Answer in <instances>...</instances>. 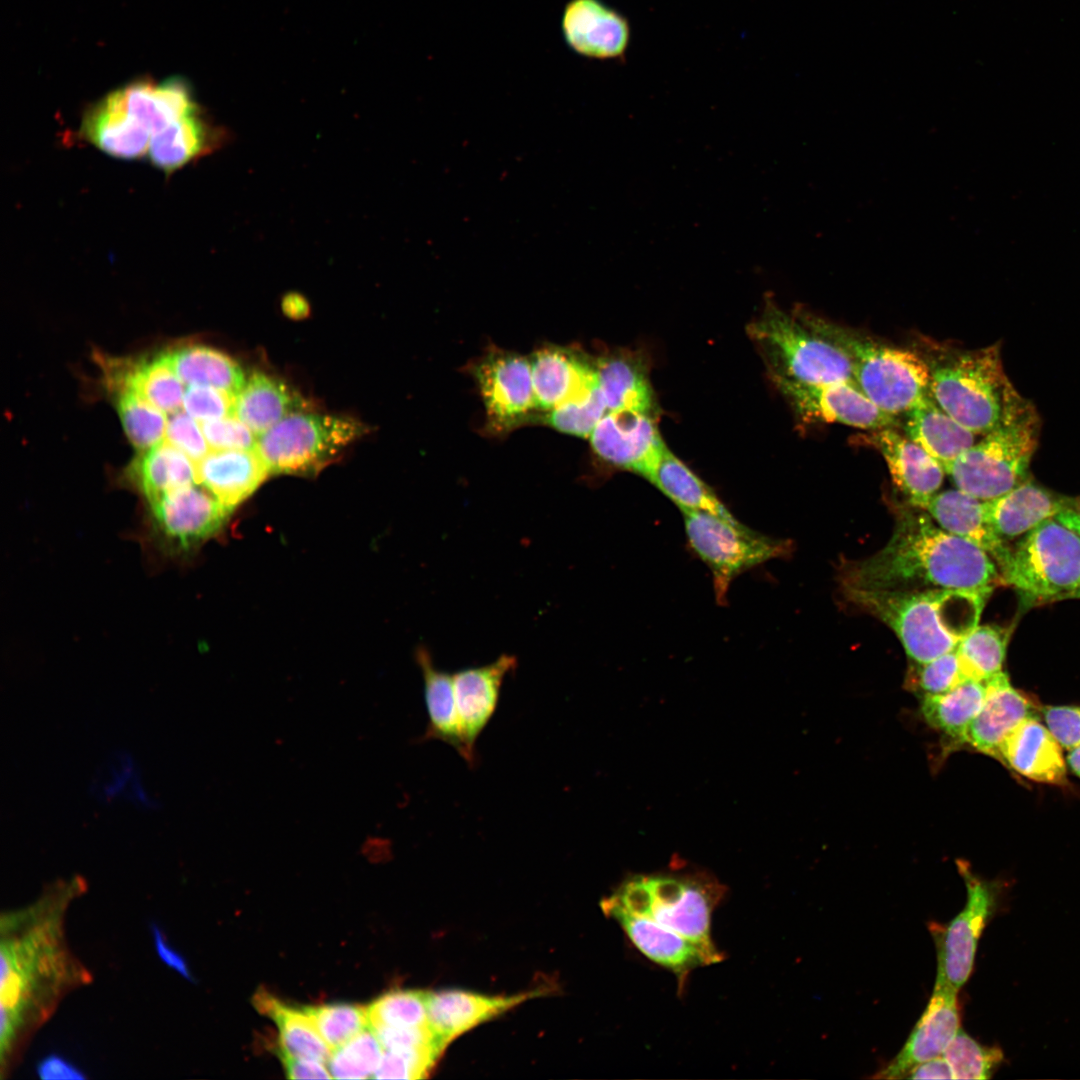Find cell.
I'll return each mask as SVG.
<instances>
[{
    "mask_svg": "<svg viewBox=\"0 0 1080 1080\" xmlns=\"http://www.w3.org/2000/svg\"><path fill=\"white\" fill-rule=\"evenodd\" d=\"M166 355L176 375L189 386H210L236 395L246 382L241 365L210 346L188 344Z\"/></svg>",
    "mask_w": 1080,
    "mask_h": 1080,
    "instance_id": "obj_36",
    "label": "cell"
},
{
    "mask_svg": "<svg viewBox=\"0 0 1080 1080\" xmlns=\"http://www.w3.org/2000/svg\"><path fill=\"white\" fill-rule=\"evenodd\" d=\"M603 912L618 921L632 943L650 960L671 970L681 984L693 968L711 964L703 951L680 934L650 918L635 915L611 896L601 902Z\"/></svg>",
    "mask_w": 1080,
    "mask_h": 1080,
    "instance_id": "obj_24",
    "label": "cell"
},
{
    "mask_svg": "<svg viewBox=\"0 0 1080 1080\" xmlns=\"http://www.w3.org/2000/svg\"><path fill=\"white\" fill-rule=\"evenodd\" d=\"M1070 508H1071V509H1072V510H1073V511H1074V512H1075V513L1077 514V516H1078V517L1080 518V500H1079V501H1078V502H1077L1076 504H1073V505L1071 504Z\"/></svg>",
    "mask_w": 1080,
    "mask_h": 1080,
    "instance_id": "obj_62",
    "label": "cell"
},
{
    "mask_svg": "<svg viewBox=\"0 0 1080 1080\" xmlns=\"http://www.w3.org/2000/svg\"><path fill=\"white\" fill-rule=\"evenodd\" d=\"M126 475L147 503L171 490L197 484L195 462L167 441L141 451Z\"/></svg>",
    "mask_w": 1080,
    "mask_h": 1080,
    "instance_id": "obj_33",
    "label": "cell"
},
{
    "mask_svg": "<svg viewBox=\"0 0 1080 1080\" xmlns=\"http://www.w3.org/2000/svg\"><path fill=\"white\" fill-rule=\"evenodd\" d=\"M648 480L682 513L731 514L712 489L667 447Z\"/></svg>",
    "mask_w": 1080,
    "mask_h": 1080,
    "instance_id": "obj_39",
    "label": "cell"
},
{
    "mask_svg": "<svg viewBox=\"0 0 1080 1080\" xmlns=\"http://www.w3.org/2000/svg\"><path fill=\"white\" fill-rule=\"evenodd\" d=\"M41 1079H85L86 1075L64 1057L53 1054L43 1058L36 1067Z\"/></svg>",
    "mask_w": 1080,
    "mask_h": 1080,
    "instance_id": "obj_56",
    "label": "cell"
},
{
    "mask_svg": "<svg viewBox=\"0 0 1080 1080\" xmlns=\"http://www.w3.org/2000/svg\"><path fill=\"white\" fill-rule=\"evenodd\" d=\"M999 760L1018 774L1041 783L1064 785L1061 745L1037 718L1023 720L1006 738Z\"/></svg>",
    "mask_w": 1080,
    "mask_h": 1080,
    "instance_id": "obj_27",
    "label": "cell"
},
{
    "mask_svg": "<svg viewBox=\"0 0 1080 1080\" xmlns=\"http://www.w3.org/2000/svg\"><path fill=\"white\" fill-rule=\"evenodd\" d=\"M384 1050L413 1051L435 1049L443 1054L445 1047L429 1026L390 1027L370 1025Z\"/></svg>",
    "mask_w": 1080,
    "mask_h": 1080,
    "instance_id": "obj_52",
    "label": "cell"
},
{
    "mask_svg": "<svg viewBox=\"0 0 1080 1080\" xmlns=\"http://www.w3.org/2000/svg\"><path fill=\"white\" fill-rule=\"evenodd\" d=\"M984 682L985 699L969 727L966 744L999 759L1006 738L1023 720L1037 716L1038 707L1002 671Z\"/></svg>",
    "mask_w": 1080,
    "mask_h": 1080,
    "instance_id": "obj_23",
    "label": "cell"
},
{
    "mask_svg": "<svg viewBox=\"0 0 1080 1080\" xmlns=\"http://www.w3.org/2000/svg\"><path fill=\"white\" fill-rule=\"evenodd\" d=\"M282 309L288 317L299 319L309 313V304L304 296L292 292L283 297Z\"/></svg>",
    "mask_w": 1080,
    "mask_h": 1080,
    "instance_id": "obj_59",
    "label": "cell"
},
{
    "mask_svg": "<svg viewBox=\"0 0 1080 1080\" xmlns=\"http://www.w3.org/2000/svg\"><path fill=\"white\" fill-rule=\"evenodd\" d=\"M312 406L282 379L254 371L235 395L234 416L259 436L289 415L311 411Z\"/></svg>",
    "mask_w": 1080,
    "mask_h": 1080,
    "instance_id": "obj_30",
    "label": "cell"
},
{
    "mask_svg": "<svg viewBox=\"0 0 1080 1080\" xmlns=\"http://www.w3.org/2000/svg\"><path fill=\"white\" fill-rule=\"evenodd\" d=\"M85 887L79 876L59 880L34 902L1 914L2 1076L66 993L90 981L91 975L70 951L64 934L66 910Z\"/></svg>",
    "mask_w": 1080,
    "mask_h": 1080,
    "instance_id": "obj_1",
    "label": "cell"
},
{
    "mask_svg": "<svg viewBox=\"0 0 1080 1080\" xmlns=\"http://www.w3.org/2000/svg\"><path fill=\"white\" fill-rule=\"evenodd\" d=\"M795 310L846 355L855 384L884 412L902 416L931 394L928 366L916 350L881 343L800 306Z\"/></svg>",
    "mask_w": 1080,
    "mask_h": 1080,
    "instance_id": "obj_6",
    "label": "cell"
},
{
    "mask_svg": "<svg viewBox=\"0 0 1080 1080\" xmlns=\"http://www.w3.org/2000/svg\"><path fill=\"white\" fill-rule=\"evenodd\" d=\"M905 1078L954 1079L952 1068L943 1055L929 1059L912 1068Z\"/></svg>",
    "mask_w": 1080,
    "mask_h": 1080,
    "instance_id": "obj_58",
    "label": "cell"
},
{
    "mask_svg": "<svg viewBox=\"0 0 1080 1080\" xmlns=\"http://www.w3.org/2000/svg\"><path fill=\"white\" fill-rule=\"evenodd\" d=\"M999 571L1026 607L1069 599L1080 586V535L1048 519L1010 546Z\"/></svg>",
    "mask_w": 1080,
    "mask_h": 1080,
    "instance_id": "obj_10",
    "label": "cell"
},
{
    "mask_svg": "<svg viewBox=\"0 0 1080 1080\" xmlns=\"http://www.w3.org/2000/svg\"><path fill=\"white\" fill-rule=\"evenodd\" d=\"M916 351L928 366L937 404L977 435L993 430L1028 402L1006 375L999 344L967 350L925 339Z\"/></svg>",
    "mask_w": 1080,
    "mask_h": 1080,
    "instance_id": "obj_4",
    "label": "cell"
},
{
    "mask_svg": "<svg viewBox=\"0 0 1080 1080\" xmlns=\"http://www.w3.org/2000/svg\"><path fill=\"white\" fill-rule=\"evenodd\" d=\"M428 994L419 990H393L381 995L367 1007L370 1025L429 1026Z\"/></svg>",
    "mask_w": 1080,
    "mask_h": 1080,
    "instance_id": "obj_44",
    "label": "cell"
},
{
    "mask_svg": "<svg viewBox=\"0 0 1080 1080\" xmlns=\"http://www.w3.org/2000/svg\"><path fill=\"white\" fill-rule=\"evenodd\" d=\"M891 538L879 551L842 568V587L868 590L960 589L991 596L1003 584L991 556L942 529L923 509H896Z\"/></svg>",
    "mask_w": 1080,
    "mask_h": 1080,
    "instance_id": "obj_2",
    "label": "cell"
},
{
    "mask_svg": "<svg viewBox=\"0 0 1080 1080\" xmlns=\"http://www.w3.org/2000/svg\"><path fill=\"white\" fill-rule=\"evenodd\" d=\"M590 441L595 454L605 463L646 479L666 448L653 414L630 409L606 412Z\"/></svg>",
    "mask_w": 1080,
    "mask_h": 1080,
    "instance_id": "obj_16",
    "label": "cell"
},
{
    "mask_svg": "<svg viewBox=\"0 0 1080 1080\" xmlns=\"http://www.w3.org/2000/svg\"><path fill=\"white\" fill-rule=\"evenodd\" d=\"M957 866L967 890L966 904L950 922H930L929 931L936 946L935 984L959 990L972 973L979 938L997 909L1002 886L974 874L963 860Z\"/></svg>",
    "mask_w": 1080,
    "mask_h": 1080,
    "instance_id": "obj_13",
    "label": "cell"
},
{
    "mask_svg": "<svg viewBox=\"0 0 1080 1080\" xmlns=\"http://www.w3.org/2000/svg\"><path fill=\"white\" fill-rule=\"evenodd\" d=\"M965 680L967 679L954 649L925 663L911 662L905 687L922 697L945 693Z\"/></svg>",
    "mask_w": 1080,
    "mask_h": 1080,
    "instance_id": "obj_48",
    "label": "cell"
},
{
    "mask_svg": "<svg viewBox=\"0 0 1080 1080\" xmlns=\"http://www.w3.org/2000/svg\"><path fill=\"white\" fill-rule=\"evenodd\" d=\"M902 416V432L937 460L944 471L978 436L944 411L932 394Z\"/></svg>",
    "mask_w": 1080,
    "mask_h": 1080,
    "instance_id": "obj_31",
    "label": "cell"
},
{
    "mask_svg": "<svg viewBox=\"0 0 1080 1080\" xmlns=\"http://www.w3.org/2000/svg\"><path fill=\"white\" fill-rule=\"evenodd\" d=\"M125 388L135 390L166 414L178 412L183 406V382L171 367L166 352L150 359L130 360L121 389Z\"/></svg>",
    "mask_w": 1080,
    "mask_h": 1080,
    "instance_id": "obj_40",
    "label": "cell"
},
{
    "mask_svg": "<svg viewBox=\"0 0 1080 1080\" xmlns=\"http://www.w3.org/2000/svg\"><path fill=\"white\" fill-rule=\"evenodd\" d=\"M842 591L855 607L886 624L914 663L954 650L978 625L989 599L974 591L947 588L890 591L842 587Z\"/></svg>",
    "mask_w": 1080,
    "mask_h": 1080,
    "instance_id": "obj_3",
    "label": "cell"
},
{
    "mask_svg": "<svg viewBox=\"0 0 1080 1080\" xmlns=\"http://www.w3.org/2000/svg\"><path fill=\"white\" fill-rule=\"evenodd\" d=\"M724 893L705 875L635 876L611 895L631 913L650 918L691 941L710 963L722 960L711 940V916Z\"/></svg>",
    "mask_w": 1080,
    "mask_h": 1080,
    "instance_id": "obj_8",
    "label": "cell"
},
{
    "mask_svg": "<svg viewBox=\"0 0 1080 1080\" xmlns=\"http://www.w3.org/2000/svg\"><path fill=\"white\" fill-rule=\"evenodd\" d=\"M1067 763L1071 771L1080 778V745L1070 749Z\"/></svg>",
    "mask_w": 1080,
    "mask_h": 1080,
    "instance_id": "obj_61",
    "label": "cell"
},
{
    "mask_svg": "<svg viewBox=\"0 0 1080 1080\" xmlns=\"http://www.w3.org/2000/svg\"><path fill=\"white\" fill-rule=\"evenodd\" d=\"M542 992L536 990L511 996H490L457 989L429 992V1025L446 1048L461 1034Z\"/></svg>",
    "mask_w": 1080,
    "mask_h": 1080,
    "instance_id": "obj_25",
    "label": "cell"
},
{
    "mask_svg": "<svg viewBox=\"0 0 1080 1080\" xmlns=\"http://www.w3.org/2000/svg\"><path fill=\"white\" fill-rule=\"evenodd\" d=\"M235 395L210 386L190 385L184 393V411L198 422L234 416Z\"/></svg>",
    "mask_w": 1080,
    "mask_h": 1080,
    "instance_id": "obj_50",
    "label": "cell"
},
{
    "mask_svg": "<svg viewBox=\"0 0 1080 1080\" xmlns=\"http://www.w3.org/2000/svg\"><path fill=\"white\" fill-rule=\"evenodd\" d=\"M148 506L158 531L182 549L214 536L232 512L199 484L166 492Z\"/></svg>",
    "mask_w": 1080,
    "mask_h": 1080,
    "instance_id": "obj_17",
    "label": "cell"
},
{
    "mask_svg": "<svg viewBox=\"0 0 1080 1080\" xmlns=\"http://www.w3.org/2000/svg\"><path fill=\"white\" fill-rule=\"evenodd\" d=\"M863 440L881 453L905 503L924 509L942 485L941 464L897 427L869 431Z\"/></svg>",
    "mask_w": 1080,
    "mask_h": 1080,
    "instance_id": "obj_20",
    "label": "cell"
},
{
    "mask_svg": "<svg viewBox=\"0 0 1080 1080\" xmlns=\"http://www.w3.org/2000/svg\"><path fill=\"white\" fill-rule=\"evenodd\" d=\"M596 367L607 412L630 409L653 413L654 395L640 360L616 353L597 358Z\"/></svg>",
    "mask_w": 1080,
    "mask_h": 1080,
    "instance_id": "obj_35",
    "label": "cell"
},
{
    "mask_svg": "<svg viewBox=\"0 0 1080 1080\" xmlns=\"http://www.w3.org/2000/svg\"><path fill=\"white\" fill-rule=\"evenodd\" d=\"M290 1079H330L332 1075L324 1062L278 1052Z\"/></svg>",
    "mask_w": 1080,
    "mask_h": 1080,
    "instance_id": "obj_55",
    "label": "cell"
},
{
    "mask_svg": "<svg viewBox=\"0 0 1080 1080\" xmlns=\"http://www.w3.org/2000/svg\"><path fill=\"white\" fill-rule=\"evenodd\" d=\"M441 1052L435 1049L413 1051L385 1050L380 1064L372 1078L375 1079H419L426 1077L435 1065Z\"/></svg>",
    "mask_w": 1080,
    "mask_h": 1080,
    "instance_id": "obj_49",
    "label": "cell"
},
{
    "mask_svg": "<svg viewBox=\"0 0 1080 1080\" xmlns=\"http://www.w3.org/2000/svg\"><path fill=\"white\" fill-rule=\"evenodd\" d=\"M165 438L168 443L182 451L195 463L209 453V444L202 432L200 422L181 411L171 414L167 421Z\"/></svg>",
    "mask_w": 1080,
    "mask_h": 1080,
    "instance_id": "obj_53",
    "label": "cell"
},
{
    "mask_svg": "<svg viewBox=\"0 0 1080 1080\" xmlns=\"http://www.w3.org/2000/svg\"><path fill=\"white\" fill-rule=\"evenodd\" d=\"M748 331L775 384H855L846 355L807 325L795 309H782L770 296Z\"/></svg>",
    "mask_w": 1080,
    "mask_h": 1080,
    "instance_id": "obj_7",
    "label": "cell"
},
{
    "mask_svg": "<svg viewBox=\"0 0 1080 1080\" xmlns=\"http://www.w3.org/2000/svg\"><path fill=\"white\" fill-rule=\"evenodd\" d=\"M253 1003L278 1027L280 1052L328 1062L332 1049L303 1008L290 1007L264 989L256 992Z\"/></svg>",
    "mask_w": 1080,
    "mask_h": 1080,
    "instance_id": "obj_38",
    "label": "cell"
},
{
    "mask_svg": "<svg viewBox=\"0 0 1080 1080\" xmlns=\"http://www.w3.org/2000/svg\"><path fill=\"white\" fill-rule=\"evenodd\" d=\"M369 428L350 416L289 415L259 435L255 450L270 474L312 476L334 462Z\"/></svg>",
    "mask_w": 1080,
    "mask_h": 1080,
    "instance_id": "obj_11",
    "label": "cell"
},
{
    "mask_svg": "<svg viewBox=\"0 0 1080 1080\" xmlns=\"http://www.w3.org/2000/svg\"><path fill=\"white\" fill-rule=\"evenodd\" d=\"M529 359L536 407L542 414L598 386L596 359L574 347L544 345Z\"/></svg>",
    "mask_w": 1080,
    "mask_h": 1080,
    "instance_id": "obj_19",
    "label": "cell"
},
{
    "mask_svg": "<svg viewBox=\"0 0 1080 1080\" xmlns=\"http://www.w3.org/2000/svg\"><path fill=\"white\" fill-rule=\"evenodd\" d=\"M197 484L233 511L251 496L270 474L253 450H211L195 463Z\"/></svg>",
    "mask_w": 1080,
    "mask_h": 1080,
    "instance_id": "obj_26",
    "label": "cell"
},
{
    "mask_svg": "<svg viewBox=\"0 0 1080 1080\" xmlns=\"http://www.w3.org/2000/svg\"><path fill=\"white\" fill-rule=\"evenodd\" d=\"M116 394V407L130 442L144 451L164 441L166 413L152 405L133 389H121Z\"/></svg>",
    "mask_w": 1080,
    "mask_h": 1080,
    "instance_id": "obj_42",
    "label": "cell"
},
{
    "mask_svg": "<svg viewBox=\"0 0 1080 1080\" xmlns=\"http://www.w3.org/2000/svg\"><path fill=\"white\" fill-rule=\"evenodd\" d=\"M325 1042L335 1049L370 1027L367 1008L348 1003L303 1007Z\"/></svg>",
    "mask_w": 1080,
    "mask_h": 1080,
    "instance_id": "obj_46",
    "label": "cell"
},
{
    "mask_svg": "<svg viewBox=\"0 0 1080 1080\" xmlns=\"http://www.w3.org/2000/svg\"><path fill=\"white\" fill-rule=\"evenodd\" d=\"M606 412L605 402L597 386L587 396L564 403L542 414L540 421L559 432L586 438L590 437Z\"/></svg>",
    "mask_w": 1080,
    "mask_h": 1080,
    "instance_id": "obj_47",
    "label": "cell"
},
{
    "mask_svg": "<svg viewBox=\"0 0 1080 1080\" xmlns=\"http://www.w3.org/2000/svg\"><path fill=\"white\" fill-rule=\"evenodd\" d=\"M415 657L423 677L428 715V725L422 740H440L454 747L463 756L453 674L438 669L430 652L423 646L417 648Z\"/></svg>",
    "mask_w": 1080,
    "mask_h": 1080,
    "instance_id": "obj_34",
    "label": "cell"
},
{
    "mask_svg": "<svg viewBox=\"0 0 1080 1080\" xmlns=\"http://www.w3.org/2000/svg\"><path fill=\"white\" fill-rule=\"evenodd\" d=\"M1070 506L1064 499L1024 481L997 498L985 500V513L996 535L1008 543Z\"/></svg>",
    "mask_w": 1080,
    "mask_h": 1080,
    "instance_id": "obj_29",
    "label": "cell"
},
{
    "mask_svg": "<svg viewBox=\"0 0 1080 1080\" xmlns=\"http://www.w3.org/2000/svg\"><path fill=\"white\" fill-rule=\"evenodd\" d=\"M490 432H508L533 421L537 410L530 359L494 348L472 367Z\"/></svg>",
    "mask_w": 1080,
    "mask_h": 1080,
    "instance_id": "obj_14",
    "label": "cell"
},
{
    "mask_svg": "<svg viewBox=\"0 0 1080 1080\" xmlns=\"http://www.w3.org/2000/svg\"><path fill=\"white\" fill-rule=\"evenodd\" d=\"M958 990L934 985L931 998L898 1054L873 1079H901L929 1059L941 1056L960 1027Z\"/></svg>",
    "mask_w": 1080,
    "mask_h": 1080,
    "instance_id": "obj_18",
    "label": "cell"
},
{
    "mask_svg": "<svg viewBox=\"0 0 1080 1080\" xmlns=\"http://www.w3.org/2000/svg\"><path fill=\"white\" fill-rule=\"evenodd\" d=\"M200 110L183 80L136 81L112 91L83 117L80 135L120 159L146 158L154 137Z\"/></svg>",
    "mask_w": 1080,
    "mask_h": 1080,
    "instance_id": "obj_5",
    "label": "cell"
},
{
    "mask_svg": "<svg viewBox=\"0 0 1080 1080\" xmlns=\"http://www.w3.org/2000/svg\"><path fill=\"white\" fill-rule=\"evenodd\" d=\"M1007 632L993 625H977L955 648L964 677L986 681L1001 671L1007 647Z\"/></svg>",
    "mask_w": 1080,
    "mask_h": 1080,
    "instance_id": "obj_41",
    "label": "cell"
},
{
    "mask_svg": "<svg viewBox=\"0 0 1080 1080\" xmlns=\"http://www.w3.org/2000/svg\"><path fill=\"white\" fill-rule=\"evenodd\" d=\"M1055 518L1080 535V518L1070 507L1059 513Z\"/></svg>",
    "mask_w": 1080,
    "mask_h": 1080,
    "instance_id": "obj_60",
    "label": "cell"
},
{
    "mask_svg": "<svg viewBox=\"0 0 1080 1080\" xmlns=\"http://www.w3.org/2000/svg\"><path fill=\"white\" fill-rule=\"evenodd\" d=\"M985 694L984 681L965 680L945 693L922 696L921 715L953 744H966L969 727L983 705Z\"/></svg>",
    "mask_w": 1080,
    "mask_h": 1080,
    "instance_id": "obj_37",
    "label": "cell"
},
{
    "mask_svg": "<svg viewBox=\"0 0 1080 1080\" xmlns=\"http://www.w3.org/2000/svg\"><path fill=\"white\" fill-rule=\"evenodd\" d=\"M1039 416L1030 402L983 435L946 469L955 488L991 500L1024 482L1037 447Z\"/></svg>",
    "mask_w": 1080,
    "mask_h": 1080,
    "instance_id": "obj_9",
    "label": "cell"
},
{
    "mask_svg": "<svg viewBox=\"0 0 1080 1080\" xmlns=\"http://www.w3.org/2000/svg\"><path fill=\"white\" fill-rule=\"evenodd\" d=\"M776 385L800 420L807 424L837 423L867 431L886 427L900 429L899 417L878 408L853 383Z\"/></svg>",
    "mask_w": 1080,
    "mask_h": 1080,
    "instance_id": "obj_15",
    "label": "cell"
},
{
    "mask_svg": "<svg viewBox=\"0 0 1080 1080\" xmlns=\"http://www.w3.org/2000/svg\"><path fill=\"white\" fill-rule=\"evenodd\" d=\"M1071 598H1080V586H1079V588H1078L1077 590H1075V591H1074V592H1073V593L1071 594V596H1070V598H1069V599H1071Z\"/></svg>",
    "mask_w": 1080,
    "mask_h": 1080,
    "instance_id": "obj_63",
    "label": "cell"
},
{
    "mask_svg": "<svg viewBox=\"0 0 1080 1080\" xmlns=\"http://www.w3.org/2000/svg\"><path fill=\"white\" fill-rule=\"evenodd\" d=\"M211 450H253L258 436L240 419L227 416L200 422Z\"/></svg>",
    "mask_w": 1080,
    "mask_h": 1080,
    "instance_id": "obj_51",
    "label": "cell"
},
{
    "mask_svg": "<svg viewBox=\"0 0 1080 1080\" xmlns=\"http://www.w3.org/2000/svg\"><path fill=\"white\" fill-rule=\"evenodd\" d=\"M1041 713L1062 747L1070 750L1080 745V706H1044Z\"/></svg>",
    "mask_w": 1080,
    "mask_h": 1080,
    "instance_id": "obj_54",
    "label": "cell"
},
{
    "mask_svg": "<svg viewBox=\"0 0 1080 1080\" xmlns=\"http://www.w3.org/2000/svg\"><path fill=\"white\" fill-rule=\"evenodd\" d=\"M516 666L515 656L503 654L489 664L469 667L453 673L464 749L462 758L470 766L476 762V740L497 708L503 681L510 672L515 670Z\"/></svg>",
    "mask_w": 1080,
    "mask_h": 1080,
    "instance_id": "obj_21",
    "label": "cell"
},
{
    "mask_svg": "<svg viewBox=\"0 0 1080 1080\" xmlns=\"http://www.w3.org/2000/svg\"><path fill=\"white\" fill-rule=\"evenodd\" d=\"M383 1046L371 1026L332 1050L328 1068L332 1078H372L383 1056Z\"/></svg>",
    "mask_w": 1080,
    "mask_h": 1080,
    "instance_id": "obj_43",
    "label": "cell"
},
{
    "mask_svg": "<svg viewBox=\"0 0 1080 1080\" xmlns=\"http://www.w3.org/2000/svg\"><path fill=\"white\" fill-rule=\"evenodd\" d=\"M690 548L712 573L719 604L726 602L732 580L771 559L788 555L790 541L760 534L740 523L732 514L683 513Z\"/></svg>",
    "mask_w": 1080,
    "mask_h": 1080,
    "instance_id": "obj_12",
    "label": "cell"
},
{
    "mask_svg": "<svg viewBox=\"0 0 1080 1080\" xmlns=\"http://www.w3.org/2000/svg\"><path fill=\"white\" fill-rule=\"evenodd\" d=\"M952 1068L954 1079H990L1003 1061L998 1047L980 1044L962 1028L942 1054Z\"/></svg>",
    "mask_w": 1080,
    "mask_h": 1080,
    "instance_id": "obj_45",
    "label": "cell"
},
{
    "mask_svg": "<svg viewBox=\"0 0 1080 1080\" xmlns=\"http://www.w3.org/2000/svg\"><path fill=\"white\" fill-rule=\"evenodd\" d=\"M222 128L211 125L200 110L187 115L154 137L146 159L166 174H171L192 160L214 151L223 144Z\"/></svg>",
    "mask_w": 1080,
    "mask_h": 1080,
    "instance_id": "obj_32",
    "label": "cell"
},
{
    "mask_svg": "<svg viewBox=\"0 0 1080 1080\" xmlns=\"http://www.w3.org/2000/svg\"><path fill=\"white\" fill-rule=\"evenodd\" d=\"M945 531L964 538L987 552L998 569L1006 559L1010 545L1001 540L990 526L985 500L959 489L937 492L924 509Z\"/></svg>",
    "mask_w": 1080,
    "mask_h": 1080,
    "instance_id": "obj_28",
    "label": "cell"
},
{
    "mask_svg": "<svg viewBox=\"0 0 1080 1080\" xmlns=\"http://www.w3.org/2000/svg\"><path fill=\"white\" fill-rule=\"evenodd\" d=\"M153 938L155 943V949L159 958L170 968L174 969L185 979L192 981L191 973L185 959L174 950L161 929L156 925L152 926Z\"/></svg>",
    "mask_w": 1080,
    "mask_h": 1080,
    "instance_id": "obj_57",
    "label": "cell"
},
{
    "mask_svg": "<svg viewBox=\"0 0 1080 1080\" xmlns=\"http://www.w3.org/2000/svg\"><path fill=\"white\" fill-rule=\"evenodd\" d=\"M561 26L569 48L587 58L617 59L629 46L628 20L601 0H570Z\"/></svg>",
    "mask_w": 1080,
    "mask_h": 1080,
    "instance_id": "obj_22",
    "label": "cell"
}]
</instances>
